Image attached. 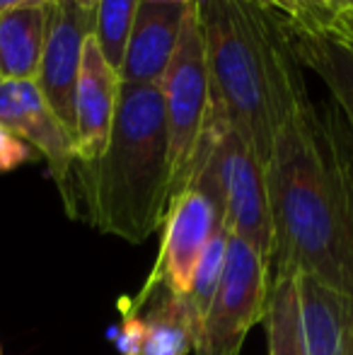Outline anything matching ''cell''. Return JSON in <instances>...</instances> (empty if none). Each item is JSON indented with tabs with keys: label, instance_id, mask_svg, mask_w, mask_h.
I'll return each instance as SVG.
<instances>
[{
	"label": "cell",
	"instance_id": "cell-1",
	"mask_svg": "<svg viewBox=\"0 0 353 355\" xmlns=\"http://www.w3.org/2000/svg\"><path fill=\"white\" fill-rule=\"evenodd\" d=\"M273 278H312L353 300V131L332 99L307 97L266 162Z\"/></svg>",
	"mask_w": 353,
	"mask_h": 355
},
{
	"label": "cell",
	"instance_id": "cell-2",
	"mask_svg": "<svg viewBox=\"0 0 353 355\" xmlns=\"http://www.w3.org/2000/svg\"><path fill=\"white\" fill-rule=\"evenodd\" d=\"M206 46L211 109L268 162L278 128L305 102L293 29L264 0H193Z\"/></svg>",
	"mask_w": 353,
	"mask_h": 355
},
{
	"label": "cell",
	"instance_id": "cell-3",
	"mask_svg": "<svg viewBox=\"0 0 353 355\" xmlns=\"http://www.w3.org/2000/svg\"><path fill=\"white\" fill-rule=\"evenodd\" d=\"M172 196L160 85H123L102 157L76 164L78 220L128 244L160 230Z\"/></svg>",
	"mask_w": 353,
	"mask_h": 355
},
{
	"label": "cell",
	"instance_id": "cell-4",
	"mask_svg": "<svg viewBox=\"0 0 353 355\" xmlns=\"http://www.w3.org/2000/svg\"><path fill=\"white\" fill-rule=\"evenodd\" d=\"M184 187L203 189L216 203L227 232L245 239L271 268L273 225L266 164L211 104Z\"/></svg>",
	"mask_w": 353,
	"mask_h": 355
},
{
	"label": "cell",
	"instance_id": "cell-5",
	"mask_svg": "<svg viewBox=\"0 0 353 355\" xmlns=\"http://www.w3.org/2000/svg\"><path fill=\"white\" fill-rule=\"evenodd\" d=\"M165 104L167 145H170V179L172 193L182 189L189 164L196 153L203 123L208 116L211 89H208L206 46H203L201 24L196 5H189L172 61L160 83Z\"/></svg>",
	"mask_w": 353,
	"mask_h": 355
},
{
	"label": "cell",
	"instance_id": "cell-6",
	"mask_svg": "<svg viewBox=\"0 0 353 355\" xmlns=\"http://www.w3.org/2000/svg\"><path fill=\"white\" fill-rule=\"evenodd\" d=\"M268 283L264 259L230 234L225 271L198 324L193 355H240L250 329L264 319Z\"/></svg>",
	"mask_w": 353,
	"mask_h": 355
},
{
	"label": "cell",
	"instance_id": "cell-7",
	"mask_svg": "<svg viewBox=\"0 0 353 355\" xmlns=\"http://www.w3.org/2000/svg\"><path fill=\"white\" fill-rule=\"evenodd\" d=\"M221 225V213L203 189L184 187L172 193L167 201V211L162 215V237L155 266L136 297L121 300L123 312L141 314L143 304L157 288L187 295L198 259Z\"/></svg>",
	"mask_w": 353,
	"mask_h": 355
},
{
	"label": "cell",
	"instance_id": "cell-8",
	"mask_svg": "<svg viewBox=\"0 0 353 355\" xmlns=\"http://www.w3.org/2000/svg\"><path fill=\"white\" fill-rule=\"evenodd\" d=\"M0 126L22 138L46 167L61 193L68 218L78 220L76 145L34 80H0Z\"/></svg>",
	"mask_w": 353,
	"mask_h": 355
},
{
	"label": "cell",
	"instance_id": "cell-9",
	"mask_svg": "<svg viewBox=\"0 0 353 355\" xmlns=\"http://www.w3.org/2000/svg\"><path fill=\"white\" fill-rule=\"evenodd\" d=\"M46 39L34 83L73 136L76 85L83 46L94 29V8H85L76 0H51L46 5Z\"/></svg>",
	"mask_w": 353,
	"mask_h": 355
},
{
	"label": "cell",
	"instance_id": "cell-10",
	"mask_svg": "<svg viewBox=\"0 0 353 355\" xmlns=\"http://www.w3.org/2000/svg\"><path fill=\"white\" fill-rule=\"evenodd\" d=\"M121 78L102 56L97 42L89 34L83 46L80 73L76 85V104H73V145H76V164H89L102 157L112 133L114 114H117Z\"/></svg>",
	"mask_w": 353,
	"mask_h": 355
},
{
	"label": "cell",
	"instance_id": "cell-11",
	"mask_svg": "<svg viewBox=\"0 0 353 355\" xmlns=\"http://www.w3.org/2000/svg\"><path fill=\"white\" fill-rule=\"evenodd\" d=\"M189 5H162L141 0L133 29L119 68L123 85H160L175 53L179 29Z\"/></svg>",
	"mask_w": 353,
	"mask_h": 355
},
{
	"label": "cell",
	"instance_id": "cell-12",
	"mask_svg": "<svg viewBox=\"0 0 353 355\" xmlns=\"http://www.w3.org/2000/svg\"><path fill=\"white\" fill-rule=\"evenodd\" d=\"M293 44L302 68L325 83L353 131V17L320 32H293Z\"/></svg>",
	"mask_w": 353,
	"mask_h": 355
},
{
	"label": "cell",
	"instance_id": "cell-13",
	"mask_svg": "<svg viewBox=\"0 0 353 355\" xmlns=\"http://www.w3.org/2000/svg\"><path fill=\"white\" fill-rule=\"evenodd\" d=\"M141 314L143 336L138 355H189L193 353L198 319L193 317L187 295L157 288Z\"/></svg>",
	"mask_w": 353,
	"mask_h": 355
},
{
	"label": "cell",
	"instance_id": "cell-14",
	"mask_svg": "<svg viewBox=\"0 0 353 355\" xmlns=\"http://www.w3.org/2000/svg\"><path fill=\"white\" fill-rule=\"evenodd\" d=\"M46 17V8H19L0 15V80H37Z\"/></svg>",
	"mask_w": 353,
	"mask_h": 355
},
{
	"label": "cell",
	"instance_id": "cell-15",
	"mask_svg": "<svg viewBox=\"0 0 353 355\" xmlns=\"http://www.w3.org/2000/svg\"><path fill=\"white\" fill-rule=\"evenodd\" d=\"M268 355H310L302 327V304L295 278H273L268 283L264 309Z\"/></svg>",
	"mask_w": 353,
	"mask_h": 355
},
{
	"label": "cell",
	"instance_id": "cell-16",
	"mask_svg": "<svg viewBox=\"0 0 353 355\" xmlns=\"http://www.w3.org/2000/svg\"><path fill=\"white\" fill-rule=\"evenodd\" d=\"M141 0H99L94 5V29L92 37L97 42L102 56L119 73L126 53V44L133 29V17Z\"/></svg>",
	"mask_w": 353,
	"mask_h": 355
},
{
	"label": "cell",
	"instance_id": "cell-17",
	"mask_svg": "<svg viewBox=\"0 0 353 355\" xmlns=\"http://www.w3.org/2000/svg\"><path fill=\"white\" fill-rule=\"evenodd\" d=\"M227 239H230V232L225 230V225L213 232L211 242L206 244L201 259L196 263V271H193L191 278V288L187 293V302L191 307L193 317L201 324V317L206 314L208 304H211L213 295H216L218 285H221L223 271H225L227 263Z\"/></svg>",
	"mask_w": 353,
	"mask_h": 355
},
{
	"label": "cell",
	"instance_id": "cell-18",
	"mask_svg": "<svg viewBox=\"0 0 353 355\" xmlns=\"http://www.w3.org/2000/svg\"><path fill=\"white\" fill-rule=\"evenodd\" d=\"M278 15L288 19L293 32H320L344 22L322 0H264Z\"/></svg>",
	"mask_w": 353,
	"mask_h": 355
},
{
	"label": "cell",
	"instance_id": "cell-19",
	"mask_svg": "<svg viewBox=\"0 0 353 355\" xmlns=\"http://www.w3.org/2000/svg\"><path fill=\"white\" fill-rule=\"evenodd\" d=\"M34 157H37V153L22 138H17L12 131L0 126V172H12L19 164L29 162Z\"/></svg>",
	"mask_w": 353,
	"mask_h": 355
},
{
	"label": "cell",
	"instance_id": "cell-20",
	"mask_svg": "<svg viewBox=\"0 0 353 355\" xmlns=\"http://www.w3.org/2000/svg\"><path fill=\"white\" fill-rule=\"evenodd\" d=\"M51 0H0V15L12 12L19 8H46Z\"/></svg>",
	"mask_w": 353,
	"mask_h": 355
},
{
	"label": "cell",
	"instance_id": "cell-21",
	"mask_svg": "<svg viewBox=\"0 0 353 355\" xmlns=\"http://www.w3.org/2000/svg\"><path fill=\"white\" fill-rule=\"evenodd\" d=\"M322 3H325L327 8L334 10V12L339 15L341 19H349V17H353L351 10H349V3H346V0H322Z\"/></svg>",
	"mask_w": 353,
	"mask_h": 355
},
{
	"label": "cell",
	"instance_id": "cell-22",
	"mask_svg": "<svg viewBox=\"0 0 353 355\" xmlns=\"http://www.w3.org/2000/svg\"><path fill=\"white\" fill-rule=\"evenodd\" d=\"M341 309H344L346 324H349V329L353 331V300H349V297H344V295H341Z\"/></svg>",
	"mask_w": 353,
	"mask_h": 355
},
{
	"label": "cell",
	"instance_id": "cell-23",
	"mask_svg": "<svg viewBox=\"0 0 353 355\" xmlns=\"http://www.w3.org/2000/svg\"><path fill=\"white\" fill-rule=\"evenodd\" d=\"M146 3H162V5H191L193 0H146Z\"/></svg>",
	"mask_w": 353,
	"mask_h": 355
},
{
	"label": "cell",
	"instance_id": "cell-24",
	"mask_svg": "<svg viewBox=\"0 0 353 355\" xmlns=\"http://www.w3.org/2000/svg\"><path fill=\"white\" fill-rule=\"evenodd\" d=\"M76 3L85 5V8H94V5H97V3H99V0H76Z\"/></svg>",
	"mask_w": 353,
	"mask_h": 355
},
{
	"label": "cell",
	"instance_id": "cell-25",
	"mask_svg": "<svg viewBox=\"0 0 353 355\" xmlns=\"http://www.w3.org/2000/svg\"><path fill=\"white\" fill-rule=\"evenodd\" d=\"M349 3V10H351V15H353V0H346Z\"/></svg>",
	"mask_w": 353,
	"mask_h": 355
},
{
	"label": "cell",
	"instance_id": "cell-26",
	"mask_svg": "<svg viewBox=\"0 0 353 355\" xmlns=\"http://www.w3.org/2000/svg\"><path fill=\"white\" fill-rule=\"evenodd\" d=\"M0 355H3V351H0Z\"/></svg>",
	"mask_w": 353,
	"mask_h": 355
}]
</instances>
